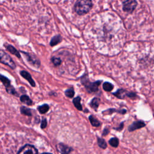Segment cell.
<instances>
[{"mask_svg":"<svg viewBox=\"0 0 154 154\" xmlns=\"http://www.w3.org/2000/svg\"><path fill=\"white\" fill-rule=\"evenodd\" d=\"M91 7V0H77L75 4V11L79 15H82L88 13Z\"/></svg>","mask_w":154,"mask_h":154,"instance_id":"obj_1","label":"cell"},{"mask_svg":"<svg viewBox=\"0 0 154 154\" xmlns=\"http://www.w3.org/2000/svg\"><path fill=\"white\" fill-rule=\"evenodd\" d=\"M82 84L85 87L88 93H95L99 90V86L101 84V81L90 82L87 76H82L81 79Z\"/></svg>","mask_w":154,"mask_h":154,"instance_id":"obj_2","label":"cell"},{"mask_svg":"<svg viewBox=\"0 0 154 154\" xmlns=\"http://www.w3.org/2000/svg\"><path fill=\"white\" fill-rule=\"evenodd\" d=\"M0 63L8 66L12 69H14L16 67V65L11 57L2 49H0Z\"/></svg>","mask_w":154,"mask_h":154,"instance_id":"obj_3","label":"cell"},{"mask_svg":"<svg viewBox=\"0 0 154 154\" xmlns=\"http://www.w3.org/2000/svg\"><path fill=\"white\" fill-rule=\"evenodd\" d=\"M21 52L23 54L26 60L30 64H31L32 66L36 68H38L40 67V61L34 55L31 53L24 52V51H21Z\"/></svg>","mask_w":154,"mask_h":154,"instance_id":"obj_4","label":"cell"},{"mask_svg":"<svg viewBox=\"0 0 154 154\" xmlns=\"http://www.w3.org/2000/svg\"><path fill=\"white\" fill-rule=\"evenodd\" d=\"M37 153V149L34 146L29 144H26L20 148L17 152V153L22 154H36Z\"/></svg>","mask_w":154,"mask_h":154,"instance_id":"obj_5","label":"cell"},{"mask_svg":"<svg viewBox=\"0 0 154 154\" xmlns=\"http://www.w3.org/2000/svg\"><path fill=\"white\" fill-rule=\"evenodd\" d=\"M137 5V2L135 0H126L123 2V10L127 13H132Z\"/></svg>","mask_w":154,"mask_h":154,"instance_id":"obj_6","label":"cell"},{"mask_svg":"<svg viewBox=\"0 0 154 154\" xmlns=\"http://www.w3.org/2000/svg\"><path fill=\"white\" fill-rule=\"evenodd\" d=\"M115 96H116L119 99H123L125 96H128L129 97H134L136 96V94L132 91H128L124 89H119L115 93H113Z\"/></svg>","mask_w":154,"mask_h":154,"instance_id":"obj_7","label":"cell"},{"mask_svg":"<svg viewBox=\"0 0 154 154\" xmlns=\"http://www.w3.org/2000/svg\"><path fill=\"white\" fill-rule=\"evenodd\" d=\"M146 126V123L142 120H138L133 122L128 126V131L129 132L134 131L135 130L142 128Z\"/></svg>","mask_w":154,"mask_h":154,"instance_id":"obj_8","label":"cell"},{"mask_svg":"<svg viewBox=\"0 0 154 154\" xmlns=\"http://www.w3.org/2000/svg\"><path fill=\"white\" fill-rule=\"evenodd\" d=\"M20 75H21L24 79H25L30 84V85H31L32 87H34L35 86V83L34 79L32 78V76H31V75H30L29 73H28V72L27 71H26V70H21V71L20 72Z\"/></svg>","mask_w":154,"mask_h":154,"instance_id":"obj_9","label":"cell"},{"mask_svg":"<svg viewBox=\"0 0 154 154\" xmlns=\"http://www.w3.org/2000/svg\"><path fill=\"white\" fill-rule=\"evenodd\" d=\"M57 149L60 153H69L73 150V149L70 147L61 143L57 145Z\"/></svg>","mask_w":154,"mask_h":154,"instance_id":"obj_10","label":"cell"},{"mask_svg":"<svg viewBox=\"0 0 154 154\" xmlns=\"http://www.w3.org/2000/svg\"><path fill=\"white\" fill-rule=\"evenodd\" d=\"M4 46H5V47L6 49H7L8 52H10L11 54H12L13 55H15L16 57H17L19 58H20L21 57L19 52L14 46H13L11 45H9V44L5 45Z\"/></svg>","mask_w":154,"mask_h":154,"instance_id":"obj_11","label":"cell"},{"mask_svg":"<svg viewBox=\"0 0 154 154\" xmlns=\"http://www.w3.org/2000/svg\"><path fill=\"white\" fill-rule=\"evenodd\" d=\"M100 102V99L99 98L94 97L91 100V102L90 103V106H91V108H92L93 109H94V110L96 111L99 107Z\"/></svg>","mask_w":154,"mask_h":154,"instance_id":"obj_12","label":"cell"},{"mask_svg":"<svg viewBox=\"0 0 154 154\" xmlns=\"http://www.w3.org/2000/svg\"><path fill=\"white\" fill-rule=\"evenodd\" d=\"M62 41V37L60 35H56L55 36H54L51 41H50V45L51 46H54L57 45V44L60 43Z\"/></svg>","mask_w":154,"mask_h":154,"instance_id":"obj_13","label":"cell"},{"mask_svg":"<svg viewBox=\"0 0 154 154\" xmlns=\"http://www.w3.org/2000/svg\"><path fill=\"white\" fill-rule=\"evenodd\" d=\"M20 100L21 102L29 106L32 105V100L29 98V97L26 94H23L21 96H20Z\"/></svg>","mask_w":154,"mask_h":154,"instance_id":"obj_14","label":"cell"},{"mask_svg":"<svg viewBox=\"0 0 154 154\" xmlns=\"http://www.w3.org/2000/svg\"><path fill=\"white\" fill-rule=\"evenodd\" d=\"M81 97L80 96H77L75 98H74L73 99V101H72L74 106H75V108L79 111H82V105L81 103Z\"/></svg>","mask_w":154,"mask_h":154,"instance_id":"obj_15","label":"cell"},{"mask_svg":"<svg viewBox=\"0 0 154 154\" xmlns=\"http://www.w3.org/2000/svg\"><path fill=\"white\" fill-rule=\"evenodd\" d=\"M0 81L2 82L3 85L5 86V88L11 85L10 80L8 78H7L6 76L1 75V73H0Z\"/></svg>","mask_w":154,"mask_h":154,"instance_id":"obj_16","label":"cell"},{"mask_svg":"<svg viewBox=\"0 0 154 154\" xmlns=\"http://www.w3.org/2000/svg\"><path fill=\"white\" fill-rule=\"evenodd\" d=\"M91 125L94 127H99L100 125V122L93 115H90L88 117Z\"/></svg>","mask_w":154,"mask_h":154,"instance_id":"obj_17","label":"cell"},{"mask_svg":"<svg viewBox=\"0 0 154 154\" xmlns=\"http://www.w3.org/2000/svg\"><path fill=\"white\" fill-rule=\"evenodd\" d=\"M49 106L46 103H45L37 107V110L40 114H45L49 111Z\"/></svg>","mask_w":154,"mask_h":154,"instance_id":"obj_18","label":"cell"},{"mask_svg":"<svg viewBox=\"0 0 154 154\" xmlns=\"http://www.w3.org/2000/svg\"><path fill=\"white\" fill-rule=\"evenodd\" d=\"M20 111L21 114L27 116H32V112L31 109L25 106H22L20 108Z\"/></svg>","mask_w":154,"mask_h":154,"instance_id":"obj_19","label":"cell"},{"mask_svg":"<svg viewBox=\"0 0 154 154\" xmlns=\"http://www.w3.org/2000/svg\"><path fill=\"white\" fill-rule=\"evenodd\" d=\"M97 144H98L99 147L103 149H106L107 147V144H106L105 140L103 138H102L100 137H97Z\"/></svg>","mask_w":154,"mask_h":154,"instance_id":"obj_20","label":"cell"},{"mask_svg":"<svg viewBox=\"0 0 154 154\" xmlns=\"http://www.w3.org/2000/svg\"><path fill=\"white\" fill-rule=\"evenodd\" d=\"M102 87H103V89L105 91H111L114 88V85L111 83H110L109 82H105L103 84Z\"/></svg>","mask_w":154,"mask_h":154,"instance_id":"obj_21","label":"cell"},{"mask_svg":"<svg viewBox=\"0 0 154 154\" xmlns=\"http://www.w3.org/2000/svg\"><path fill=\"white\" fill-rule=\"evenodd\" d=\"M109 144L113 147H117L119 146V141L117 137H112L109 140Z\"/></svg>","mask_w":154,"mask_h":154,"instance_id":"obj_22","label":"cell"},{"mask_svg":"<svg viewBox=\"0 0 154 154\" xmlns=\"http://www.w3.org/2000/svg\"><path fill=\"white\" fill-rule=\"evenodd\" d=\"M5 90H6V91L8 94H12V95H14V96H17L19 95L18 93H17V91H16L15 88L11 85L10 87L6 88Z\"/></svg>","mask_w":154,"mask_h":154,"instance_id":"obj_23","label":"cell"},{"mask_svg":"<svg viewBox=\"0 0 154 154\" xmlns=\"http://www.w3.org/2000/svg\"><path fill=\"white\" fill-rule=\"evenodd\" d=\"M64 94L67 97H70V98H72L75 95V91H74L73 88H67L64 91Z\"/></svg>","mask_w":154,"mask_h":154,"instance_id":"obj_24","label":"cell"},{"mask_svg":"<svg viewBox=\"0 0 154 154\" xmlns=\"http://www.w3.org/2000/svg\"><path fill=\"white\" fill-rule=\"evenodd\" d=\"M51 61L55 66H58L61 64V60L60 58L56 57H52L51 58Z\"/></svg>","mask_w":154,"mask_h":154,"instance_id":"obj_25","label":"cell"},{"mask_svg":"<svg viewBox=\"0 0 154 154\" xmlns=\"http://www.w3.org/2000/svg\"><path fill=\"white\" fill-rule=\"evenodd\" d=\"M106 111H109V112L108 113V114H110V113L111 114L113 112H119V113H120L122 114H123L126 112V109H120V110H119V109H109L106 110Z\"/></svg>","mask_w":154,"mask_h":154,"instance_id":"obj_26","label":"cell"},{"mask_svg":"<svg viewBox=\"0 0 154 154\" xmlns=\"http://www.w3.org/2000/svg\"><path fill=\"white\" fill-rule=\"evenodd\" d=\"M47 120L45 117H43L42 122H41V125L40 127L42 129H45L47 126Z\"/></svg>","mask_w":154,"mask_h":154,"instance_id":"obj_27","label":"cell"},{"mask_svg":"<svg viewBox=\"0 0 154 154\" xmlns=\"http://www.w3.org/2000/svg\"><path fill=\"white\" fill-rule=\"evenodd\" d=\"M123 128V122L121 123V124L120 125V126L118 128H114L113 129L117 130V131H121Z\"/></svg>","mask_w":154,"mask_h":154,"instance_id":"obj_28","label":"cell"},{"mask_svg":"<svg viewBox=\"0 0 154 154\" xmlns=\"http://www.w3.org/2000/svg\"><path fill=\"white\" fill-rule=\"evenodd\" d=\"M109 133V130L107 129V128H105L103 131V132H102V135L105 136V135H106L108 134Z\"/></svg>","mask_w":154,"mask_h":154,"instance_id":"obj_29","label":"cell"}]
</instances>
